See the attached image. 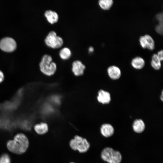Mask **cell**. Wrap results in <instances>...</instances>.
I'll use <instances>...</instances> for the list:
<instances>
[{
	"label": "cell",
	"mask_w": 163,
	"mask_h": 163,
	"mask_svg": "<svg viewBox=\"0 0 163 163\" xmlns=\"http://www.w3.org/2000/svg\"><path fill=\"white\" fill-rule=\"evenodd\" d=\"M7 145L9 150L11 152L21 154L27 150L29 145V141L24 134L19 133L14 136V139L8 141Z\"/></svg>",
	"instance_id": "obj_1"
},
{
	"label": "cell",
	"mask_w": 163,
	"mask_h": 163,
	"mask_svg": "<svg viewBox=\"0 0 163 163\" xmlns=\"http://www.w3.org/2000/svg\"><path fill=\"white\" fill-rule=\"evenodd\" d=\"M39 66L41 72L48 76L53 75L56 70V64L53 61L51 56L48 54H45L43 56Z\"/></svg>",
	"instance_id": "obj_2"
},
{
	"label": "cell",
	"mask_w": 163,
	"mask_h": 163,
	"mask_svg": "<svg viewBox=\"0 0 163 163\" xmlns=\"http://www.w3.org/2000/svg\"><path fill=\"white\" fill-rule=\"evenodd\" d=\"M101 159L108 163H120L122 157L120 152L110 147L104 148L101 154Z\"/></svg>",
	"instance_id": "obj_3"
},
{
	"label": "cell",
	"mask_w": 163,
	"mask_h": 163,
	"mask_svg": "<svg viewBox=\"0 0 163 163\" xmlns=\"http://www.w3.org/2000/svg\"><path fill=\"white\" fill-rule=\"evenodd\" d=\"M69 145L73 150L80 153L86 152L90 147V144L86 139L77 135L70 141Z\"/></svg>",
	"instance_id": "obj_4"
},
{
	"label": "cell",
	"mask_w": 163,
	"mask_h": 163,
	"mask_svg": "<svg viewBox=\"0 0 163 163\" xmlns=\"http://www.w3.org/2000/svg\"><path fill=\"white\" fill-rule=\"evenodd\" d=\"M45 42L49 47L53 49H58L63 45V40L62 38L57 36L54 31H50L45 39Z\"/></svg>",
	"instance_id": "obj_5"
},
{
	"label": "cell",
	"mask_w": 163,
	"mask_h": 163,
	"mask_svg": "<svg viewBox=\"0 0 163 163\" xmlns=\"http://www.w3.org/2000/svg\"><path fill=\"white\" fill-rule=\"evenodd\" d=\"M16 46L15 40L11 37H5L0 40V48L5 52H12L15 50Z\"/></svg>",
	"instance_id": "obj_6"
},
{
	"label": "cell",
	"mask_w": 163,
	"mask_h": 163,
	"mask_svg": "<svg viewBox=\"0 0 163 163\" xmlns=\"http://www.w3.org/2000/svg\"><path fill=\"white\" fill-rule=\"evenodd\" d=\"M72 66V71L75 75L80 76L83 74L85 66L81 61L78 60L74 61Z\"/></svg>",
	"instance_id": "obj_7"
},
{
	"label": "cell",
	"mask_w": 163,
	"mask_h": 163,
	"mask_svg": "<svg viewBox=\"0 0 163 163\" xmlns=\"http://www.w3.org/2000/svg\"><path fill=\"white\" fill-rule=\"evenodd\" d=\"M101 134L104 137L108 138L112 136L114 133L113 126L109 123H104L101 125L100 129Z\"/></svg>",
	"instance_id": "obj_8"
},
{
	"label": "cell",
	"mask_w": 163,
	"mask_h": 163,
	"mask_svg": "<svg viewBox=\"0 0 163 163\" xmlns=\"http://www.w3.org/2000/svg\"><path fill=\"white\" fill-rule=\"evenodd\" d=\"M97 99L98 101L103 104H109L111 101L110 93L103 90H100L98 92Z\"/></svg>",
	"instance_id": "obj_9"
},
{
	"label": "cell",
	"mask_w": 163,
	"mask_h": 163,
	"mask_svg": "<svg viewBox=\"0 0 163 163\" xmlns=\"http://www.w3.org/2000/svg\"><path fill=\"white\" fill-rule=\"evenodd\" d=\"M107 72L109 77L112 79H119L121 75V71L120 69L116 66H111L108 67Z\"/></svg>",
	"instance_id": "obj_10"
},
{
	"label": "cell",
	"mask_w": 163,
	"mask_h": 163,
	"mask_svg": "<svg viewBox=\"0 0 163 163\" xmlns=\"http://www.w3.org/2000/svg\"><path fill=\"white\" fill-rule=\"evenodd\" d=\"M44 15L47 21L51 24L57 23L59 20L58 14L55 11L47 10L45 12Z\"/></svg>",
	"instance_id": "obj_11"
},
{
	"label": "cell",
	"mask_w": 163,
	"mask_h": 163,
	"mask_svg": "<svg viewBox=\"0 0 163 163\" xmlns=\"http://www.w3.org/2000/svg\"><path fill=\"white\" fill-rule=\"evenodd\" d=\"M132 128L134 132L138 133H142L145 128V124L144 122L141 119H137L134 120Z\"/></svg>",
	"instance_id": "obj_12"
},
{
	"label": "cell",
	"mask_w": 163,
	"mask_h": 163,
	"mask_svg": "<svg viewBox=\"0 0 163 163\" xmlns=\"http://www.w3.org/2000/svg\"><path fill=\"white\" fill-rule=\"evenodd\" d=\"M35 132L39 135H43L47 133L49 130L47 124L45 122H41L36 124L34 126Z\"/></svg>",
	"instance_id": "obj_13"
},
{
	"label": "cell",
	"mask_w": 163,
	"mask_h": 163,
	"mask_svg": "<svg viewBox=\"0 0 163 163\" xmlns=\"http://www.w3.org/2000/svg\"><path fill=\"white\" fill-rule=\"evenodd\" d=\"M145 64L144 59L141 57L138 56L134 58L132 60L131 64L135 69H142Z\"/></svg>",
	"instance_id": "obj_14"
},
{
	"label": "cell",
	"mask_w": 163,
	"mask_h": 163,
	"mask_svg": "<svg viewBox=\"0 0 163 163\" xmlns=\"http://www.w3.org/2000/svg\"><path fill=\"white\" fill-rule=\"evenodd\" d=\"M60 58L64 60L69 59L72 55V52L70 49L67 47H64L61 49L59 52Z\"/></svg>",
	"instance_id": "obj_15"
},
{
	"label": "cell",
	"mask_w": 163,
	"mask_h": 163,
	"mask_svg": "<svg viewBox=\"0 0 163 163\" xmlns=\"http://www.w3.org/2000/svg\"><path fill=\"white\" fill-rule=\"evenodd\" d=\"M151 64L152 67L155 70H158L161 68V61L156 54H154L152 55Z\"/></svg>",
	"instance_id": "obj_16"
},
{
	"label": "cell",
	"mask_w": 163,
	"mask_h": 163,
	"mask_svg": "<svg viewBox=\"0 0 163 163\" xmlns=\"http://www.w3.org/2000/svg\"><path fill=\"white\" fill-rule=\"evenodd\" d=\"M100 7L104 10L109 9L113 5V0H99L98 2Z\"/></svg>",
	"instance_id": "obj_17"
},
{
	"label": "cell",
	"mask_w": 163,
	"mask_h": 163,
	"mask_svg": "<svg viewBox=\"0 0 163 163\" xmlns=\"http://www.w3.org/2000/svg\"><path fill=\"white\" fill-rule=\"evenodd\" d=\"M147 41V48L150 50H152L155 48V43L153 39L149 35H144Z\"/></svg>",
	"instance_id": "obj_18"
},
{
	"label": "cell",
	"mask_w": 163,
	"mask_h": 163,
	"mask_svg": "<svg viewBox=\"0 0 163 163\" xmlns=\"http://www.w3.org/2000/svg\"><path fill=\"white\" fill-rule=\"evenodd\" d=\"M0 163H11L10 158L8 154H5L1 156L0 158Z\"/></svg>",
	"instance_id": "obj_19"
},
{
	"label": "cell",
	"mask_w": 163,
	"mask_h": 163,
	"mask_svg": "<svg viewBox=\"0 0 163 163\" xmlns=\"http://www.w3.org/2000/svg\"><path fill=\"white\" fill-rule=\"evenodd\" d=\"M140 45L143 49L147 48V41L145 36H141L139 38Z\"/></svg>",
	"instance_id": "obj_20"
},
{
	"label": "cell",
	"mask_w": 163,
	"mask_h": 163,
	"mask_svg": "<svg viewBox=\"0 0 163 163\" xmlns=\"http://www.w3.org/2000/svg\"><path fill=\"white\" fill-rule=\"evenodd\" d=\"M156 31L159 34H163V22H159V24L156 25L155 27Z\"/></svg>",
	"instance_id": "obj_21"
},
{
	"label": "cell",
	"mask_w": 163,
	"mask_h": 163,
	"mask_svg": "<svg viewBox=\"0 0 163 163\" xmlns=\"http://www.w3.org/2000/svg\"><path fill=\"white\" fill-rule=\"evenodd\" d=\"M156 18L159 22H163L162 13H159L157 14L156 15Z\"/></svg>",
	"instance_id": "obj_22"
},
{
	"label": "cell",
	"mask_w": 163,
	"mask_h": 163,
	"mask_svg": "<svg viewBox=\"0 0 163 163\" xmlns=\"http://www.w3.org/2000/svg\"><path fill=\"white\" fill-rule=\"evenodd\" d=\"M158 57L161 61L163 60V50H161L158 51L156 54Z\"/></svg>",
	"instance_id": "obj_23"
},
{
	"label": "cell",
	"mask_w": 163,
	"mask_h": 163,
	"mask_svg": "<svg viewBox=\"0 0 163 163\" xmlns=\"http://www.w3.org/2000/svg\"><path fill=\"white\" fill-rule=\"evenodd\" d=\"M4 79V76L3 72L0 70V83L2 82Z\"/></svg>",
	"instance_id": "obj_24"
},
{
	"label": "cell",
	"mask_w": 163,
	"mask_h": 163,
	"mask_svg": "<svg viewBox=\"0 0 163 163\" xmlns=\"http://www.w3.org/2000/svg\"><path fill=\"white\" fill-rule=\"evenodd\" d=\"M94 51V48L92 46H90L89 48L88 51L89 53H92Z\"/></svg>",
	"instance_id": "obj_25"
},
{
	"label": "cell",
	"mask_w": 163,
	"mask_h": 163,
	"mask_svg": "<svg viewBox=\"0 0 163 163\" xmlns=\"http://www.w3.org/2000/svg\"><path fill=\"white\" fill-rule=\"evenodd\" d=\"M163 91H162V93H161V96H160V99H161V100L162 101H163Z\"/></svg>",
	"instance_id": "obj_26"
},
{
	"label": "cell",
	"mask_w": 163,
	"mask_h": 163,
	"mask_svg": "<svg viewBox=\"0 0 163 163\" xmlns=\"http://www.w3.org/2000/svg\"><path fill=\"white\" fill-rule=\"evenodd\" d=\"M69 163H75L74 162H70Z\"/></svg>",
	"instance_id": "obj_27"
}]
</instances>
